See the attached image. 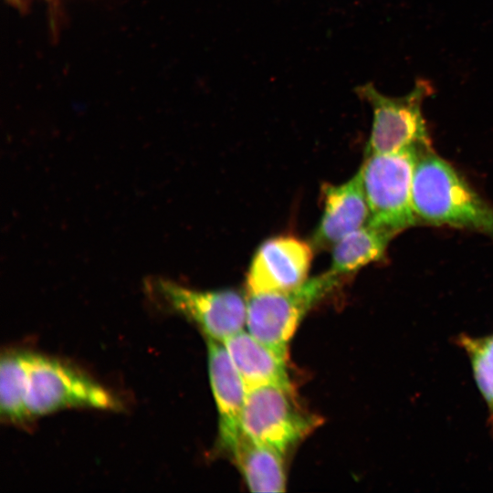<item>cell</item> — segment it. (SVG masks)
Returning a JSON list of instances; mask_svg holds the SVG:
<instances>
[{"mask_svg":"<svg viewBox=\"0 0 493 493\" xmlns=\"http://www.w3.org/2000/svg\"><path fill=\"white\" fill-rule=\"evenodd\" d=\"M354 91L372 109L366 155L391 153L408 148H431L430 134L422 112L424 100L434 92L428 80L417 79L413 89L402 97L386 96L370 82L357 86Z\"/></svg>","mask_w":493,"mask_h":493,"instance_id":"4","label":"cell"},{"mask_svg":"<svg viewBox=\"0 0 493 493\" xmlns=\"http://www.w3.org/2000/svg\"><path fill=\"white\" fill-rule=\"evenodd\" d=\"M420 151L408 148L391 153L366 155L360 168L369 207L368 224L395 236L419 223L414 211L412 194Z\"/></svg>","mask_w":493,"mask_h":493,"instance_id":"2","label":"cell"},{"mask_svg":"<svg viewBox=\"0 0 493 493\" xmlns=\"http://www.w3.org/2000/svg\"><path fill=\"white\" fill-rule=\"evenodd\" d=\"M284 454L243 434L232 456L252 492H284Z\"/></svg>","mask_w":493,"mask_h":493,"instance_id":"12","label":"cell"},{"mask_svg":"<svg viewBox=\"0 0 493 493\" xmlns=\"http://www.w3.org/2000/svg\"><path fill=\"white\" fill-rule=\"evenodd\" d=\"M32 352L12 351L0 361V413L4 420L13 424L30 421L26 407L28 371Z\"/></svg>","mask_w":493,"mask_h":493,"instance_id":"14","label":"cell"},{"mask_svg":"<svg viewBox=\"0 0 493 493\" xmlns=\"http://www.w3.org/2000/svg\"><path fill=\"white\" fill-rule=\"evenodd\" d=\"M412 198L419 223L449 226L493 237V205L432 148L419 152Z\"/></svg>","mask_w":493,"mask_h":493,"instance_id":"1","label":"cell"},{"mask_svg":"<svg viewBox=\"0 0 493 493\" xmlns=\"http://www.w3.org/2000/svg\"><path fill=\"white\" fill-rule=\"evenodd\" d=\"M145 288L162 307L197 325L206 339L224 342L246 325V299L237 290H196L163 278L148 279Z\"/></svg>","mask_w":493,"mask_h":493,"instance_id":"6","label":"cell"},{"mask_svg":"<svg viewBox=\"0 0 493 493\" xmlns=\"http://www.w3.org/2000/svg\"><path fill=\"white\" fill-rule=\"evenodd\" d=\"M393 236L382 228L365 224L332 246L328 271L343 278H350L361 268L384 258Z\"/></svg>","mask_w":493,"mask_h":493,"instance_id":"13","label":"cell"},{"mask_svg":"<svg viewBox=\"0 0 493 493\" xmlns=\"http://www.w3.org/2000/svg\"><path fill=\"white\" fill-rule=\"evenodd\" d=\"M210 384L218 412L219 444L231 456L242 435L246 389L223 342L206 339Z\"/></svg>","mask_w":493,"mask_h":493,"instance_id":"10","label":"cell"},{"mask_svg":"<svg viewBox=\"0 0 493 493\" xmlns=\"http://www.w3.org/2000/svg\"><path fill=\"white\" fill-rule=\"evenodd\" d=\"M458 343L469 357L475 381L488 404L493 428V334L484 338L462 335Z\"/></svg>","mask_w":493,"mask_h":493,"instance_id":"15","label":"cell"},{"mask_svg":"<svg viewBox=\"0 0 493 493\" xmlns=\"http://www.w3.org/2000/svg\"><path fill=\"white\" fill-rule=\"evenodd\" d=\"M320 220L312 235L316 250H327L348 234L357 230L369 219V207L361 168L345 183L324 184Z\"/></svg>","mask_w":493,"mask_h":493,"instance_id":"9","label":"cell"},{"mask_svg":"<svg viewBox=\"0 0 493 493\" xmlns=\"http://www.w3.org/2000/svg\"><path fill=\"white\" fill-rule=\"evenodd\" d=\"M344 279L326 271L288 291L247 294L248 332L287 357L288 342L303 317Z\"/></svg>","mask_w":493,"mask_h":493,"instance_id":"3","label":"cell"},{"mask_svg":"<svg viewBox=\"0 0 493 493\" xmlns=\"http://www.w3.org/2000/svg\"><path fill=\"white\" fill-rule=\"evenodd\" d=\"M292 391L278 385L248 390L241 419L243 433L282 454L304 438L319 419L300 409Z\"/></svg>","mask_w":493,"mask_h":493,"instance_id":"7","label":"cell"},{"mask_svg":"<svg viewBox=\"0 0 493 493\" xmlns=\"http://www.w3.org/2000/svg\"><path fill=\"white\" fill-rule=\"evenodd\" d=\"M26 407L32 420L68 407L118 410L121 404L79 370L59 360L32 353Z\"/></svg>","mask_w":493,"mask_h":493,"instance_id":"5","label":"cell"},{"mask_svg":"<svg viewBox=\"0 0 493 493\" xmlns=\"http://www.w3.org/2000/svg\"><path fill=\"white\" fill-rule=\"evenodd\" d=\"M313 251L311 243L294 236L266 239L249 264L247 294L288 291L299 287L308 279Z\"/></svg>","mask_w":493,"mask_h":493,"instance_id":"8","label":"cell"},{"mask_svg":"<svg viewBox=\"0 0 493 493\" xmlns=\"http://www.w3.org/2000/svg\"><path fill=\"white\" fill-rule=\"evenodd\" d=\"M224 345L246 391L264 385L292 388L286 359L243 330L226 339Z\"/></svg>","mask_w":493,"mask_h":493,"instance_id":"11","label":"cell"}]
</instances>
